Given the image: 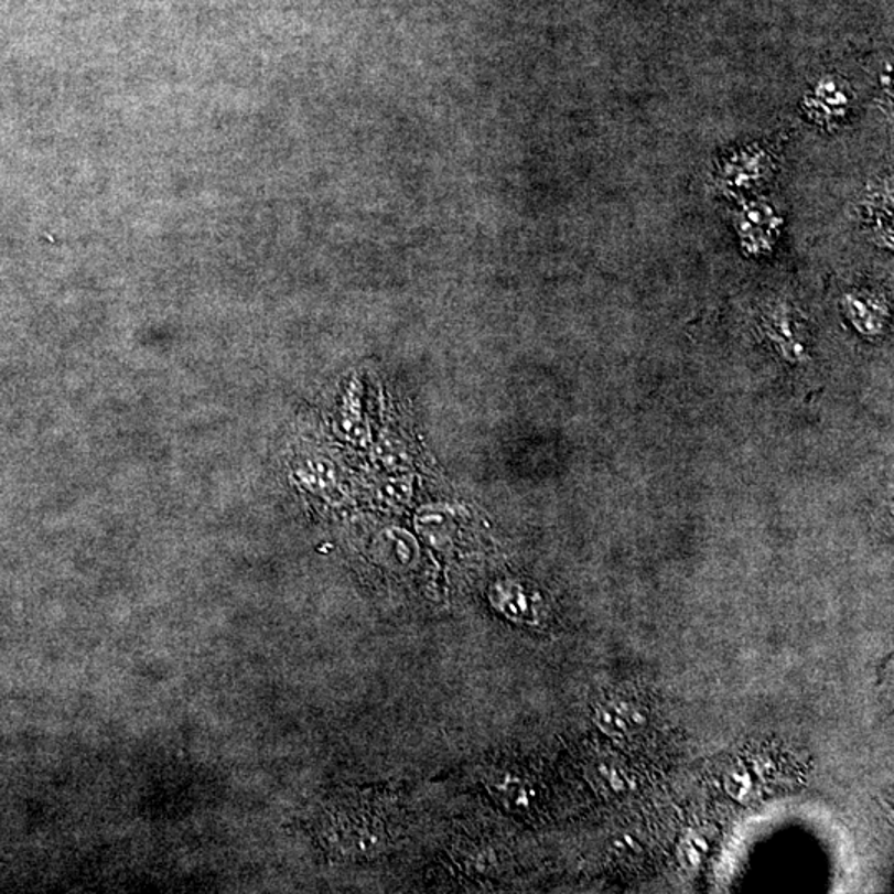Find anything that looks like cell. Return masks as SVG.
I'll use <instances>...</instances> for the list:
<instances>
[{
  "mask_svg": "<svg viewBox=\"0 0 894 894\" xmlns=\"http://www.w3.org/2000/svg\"><path fill=\"white\" fill-rule=\"evenodd\" d=\"M805 105L808 115L818 123H837L850 108V90L840 78L827 77L818 82Z\"/></svg>",
  "mask_w": 894,
  "mask_h": 894,
  "instance_id": "obj_1",
  "label": "cell"
},
{
  "mask_svg": "<svg viewBox=\"0 0 894 894\" xmlns=\"http://www.w3.org/2000/svg\"><path fill=\"white\" fill-rule=\"evenodd\" d=\"M780 220L765 204H752L739 217V230L745 247L761 252L767 250L777 237Z\"/></svg>",
  "mask_w": 894,
  "mask_h": 894,
  "instance_id": "obj_2",
  "label": "cell"
},
{
  "mask_svg": "<svg viewBox=\"0 0 894 894\" xmlns=\"http://www.w3.org/2000/svg\"><path fill=\"white\" fill-rule=\"evenodd\" d=\"M646 721L642 709L625 701L606 702L595 714L596 725L612 737H625L636 729L645 728Z\"/></svg>",
  "mask_w": 894,
  "mask_h": 894,
  "instance_id": "obj_3",
  "label": "cell"
},
{
  "mask_svg": "<svg viewBox=\"0 0 894 894\" xmlns=\"http://www.w3.org/2000/svg\"><path fill=\"white\" fill-rule=\"evenodd\" d=\"M592 784L599 790L615 795V797H622V795L632 790V780H629L625 768L613 764V762H602V764H596L593 767Z\"/></svg>",
  "mask_w": 894,
  "mask_h": 894,
  "instance_id": "obj_4",
  "label": "cell"
},
{
  "mask_svg": "<svg viewBox=\"0 0 894 894\" xmlns=\"http://www.w3.org/2000/svg\"><path fill=\"white\" fill-rule=\"evenodd\" d=\"M847 309L848 312H850L851 320H853L863 332H876L881 320H883L880 306L873 303V300L866 299V297L863 295L848 297Z\"/></svg>",
  "mask_w": 894,
  "mask_h": 894,
  "instance_id": "obj_5",
  "label": "cell"
},
{
  "mask_svg": "<svg viewBox=\"0 0 894 894\" xmlns=\"http://www.w3.org/2000/svg\"><path fill=\"white\" fill-rule=\"evenodd\" d=\"M725 791L731 795L734 800L741 804H747L755 797V780L751 772L744 765H735L731 767L725 774L724 778Z\"/></svg>",
  "mask_w": 894,
  "mask_h": 894,
  "instance_id": "obj_6",
  "label": "cell"
},
{
  "mask_svg": "<svg viewBox=\"0 0 894 894\" xmlns=\"http://www.w3.org/2000/svg\"><path fill=\"white\" fill-rule=\"evenodd\" d=\"M708 841L698 834H689L681 844H679L678 858L682 866L692 870L698 868L701 861L704 860V854L708 853Z\"/></svg>",
  "mask_w": 894,
  "mask_h": 894,
  "instance_id": "obj_7",
  "label": "cell"
}]
</instances>
